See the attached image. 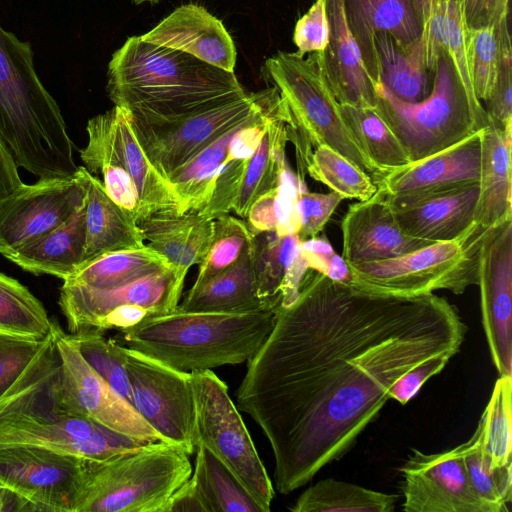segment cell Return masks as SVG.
<instances>
[{
  "label": "cell",
  "mask_w": 512,
  "mask_h": 512,
  "mask_svg": "<svg viewBox=\"0 0 512 512\" xmlns=\"http://www.w3.org/2000/svg\"><path fill=\"white\" fill-rule=\"evenodd\" d=\"M122 346L133 408L168 443L192 454L196 436L190 373Z\"/></svg>",
  "instance_id": "7c38bea8"
},
{
  "label": "cell",
  "mask_w": 512,
  "mask_h": 512,
  "mask_svg": "<svg viewBox=\"0 0 512 512\" xmlns=\"http://www.w3.org/2000/svg\"><path fill=\"white\" fill-rule=\"evenodd\" d=\"M442 1L443 0H414L422 24V34L420 38L422 44L427 41L432 32L435 21L442 8Z\"/></svg>",
  "instance_id": "680465c9"
},
{
  "label": "cell",
  "mask_w": 512,
  "mask_h": 512,
  "mask_svg": "<svg viewBox=\"0 0 512 512\" xmlns=\"http://www.w3.org/2000/svg\"><path fill=\"white\" fill-rule=\"evenodd\" d=\"M464 40L474 93L480 102H485L497 82L505 56L512 52L508 20L465 30Z\"/></svg>",
  "instance_id": "74e56055"
},
{
  "label": "cell",
  "mask_w": 512,
  "mask_h": 512,
  "mask_svg": "<svg viewBox=\"0 0 512 512\" xmlns=\"http://www.w3.org/2000/svg\"><path fill=\"white\" fill-rule=\"evenodd\" d=\"M476 285L492 361L500 376H512V219L483 233Z\"/></svg>",
  "instance_id": "ac0fdd59"
},
{
  "label": "cell",
  "mask_w": 512,
  "mask_h": 512,
  "mask_svg": "<svg viewBox=\"0 0 512 512\" xmlns=\"http://www.w3.org/2000/svg\"><path fill=\"white\" fill-rule=\"evenodd\" d=\"M107 93L134 122L171 123L247 92L234 72L133 36L113 53Z\"/></svg>",
  "instance_id": "7a4b0ae2"
},
{
  "label": "cell",
  "mask_w": 512,
  "mask_h": 512,
  "mask_svg": "<svg viewBox=\"0 0 512 512\" xmlns=\"http://www.w3.org/2000/svg\"><path fill=\"white\" fill-rule=\"evenodd\" d=\"M377 94L375 109L410 162L442 151L479 130L467 93L443 48L436 61L432 90L424 100L407 103L382 86Z\"/></svg>",
  "instance_id": "ba28073f"
},
{
  "label": "cell",
  "mask_w": 512,
  "mask_h": 512,
  "mask_svg": "<svg viewBox=\"0 0 512 512\" xmlns=\"http://www.w3.org/2000/svg\"><path fill=\"white\" fill-rule=\"evenodd\" d=\"M485 103L490 121L502 129L512 126V52L505 56L497 82Z\"/></svg>",
  "instance_id": "f907efd6"
},
{
  "label": "cell",
  "mask_w": 512,
  "mask_h": 512,
  "mask_svg": "<svg viewBox=\"0 0 512 512\" xmlns=\"http://www.w3.org/2000/svg\"><path fill=\"white\" fill-rule=\"evenodd\" d=\"M176 309L184 312L255 313L277 308L257 295L249 243L232 266L201 287L190 289Z\"/></svg>",
  "instance_id": "f546056e"
},
{
  "label": "cell",
  "mask_w": 512,
  "mask_h": 512,
  "mask_svg": "<svg viewBox=\"0 0 512 512\" xmlns=\"http://www.w3.org/2000/svg\"><path fill=\"white\" fill-rule=\"evenodd\" d=\"M243 123L232 138L229 155L215 179L210 198L199 211L210 219L232 211L247 162L257 148L255 139L242 129Z\"/></svg>",
  "instance_id": "f6af8a7d"
},
{
  "label": "cell",
  "mask_w": 512,
  "mask_h": 512,
  "mask_svg": "<svg viewBox=\"0 0 512 512\" xmlns=\"http://www.w3.org/2000/svg\"><path fill=\"white\" fill-rule=\"evenodd\" d=\"M398 496L335 479L320 480L289 507L293 512H392Z\"/></svg>",
  "instance_id": "8d00e7d4"
},
{
  "label": "cell",
  "mask_w": 512,
  "mask_h": 512,
  "mask_svg": "<svg viewBox=\"0 0 512 512\" xmlns=\"http://www.w3.org/2000/svg\"><path fill=\"white\" fill-rule=\"evenodd\" d=\"M297 234L278 235L276 231L252 234L251 253L256 291L273 307L294 301L309 270L300 251Z\"/></svg>",
  "instance_id": "4316f807"
},
{
  "label": "cell",
  "mask_w": 512,
  "mask_h": 512,
  "mask_svg": "<svg viewBox=\"0 0 512 512\" xmlns=\"http://www.w3.org/2000/svg\"><path fill=\"white\" fill-rule=\"evenodd\" d=\"M464 443L440 453L417 449L404 462L402 510L406 512H495L473 490L463 462Z\"/></svg>",
  "instance_id": "ffe728a7"
},
{
  "label": "cell",
  "mask_w": 512,
  "mask_h": 512,
  "mask_svg": "<svg viewBox=\"0 0 512 512\" xmlns=\"http://www.w3.org/2000/svg\"><path fill=\"white\" fill-rule=\"evenodd\" d=\"M159 1H160V0H133V2H134L135 4H142V3H145V2H148V3H152V4H154V3H157V2H159Z\"/></svg>",
  "instance_id": "6125c7cd"
},
{
  "label": "cell",
  "mask_w": 512,
  "mask_h": 512,
  "mask_svg": "<svg viewBox=\"0 0 512 512\" xmlns=\"http://www.w3.org/2000/svg\"><path fill=\"white\" fill-rule=\"evenodd\" d=\"M278 94L272 86L175 122L146 125L131 119V123L147 157L167 179L210 143L264 109Z\"/></svg>",
  "instance_id": "8fae6325"
},
{
  "label": "cell",
  "mask_w": 512,
  "mask_h": 512,
  "mask_svg": "<svg viewBox=\"0 0 512 512\" xmlns=\"http://www.w3.org/2000/svg\"><path fill=\"white\" fill-rule=\"evenodd\" d=\"M195 404L196 447L210 451L261 508L269 512L275 491L253 440L228 393L212 370L190 372Z\"/></svg>",
  "instance_id": "9c48e42d"
},
{
  "label": "cell",
  "mask_w": 512,
  "mask_h": 512,
  "mask_svg": "<svg viewBox=\"0 0 512 512\" xmlns=\"http://www.w3.org/2000/svg\"><path fill=\"white\" fill-rule=\"evenodd\" d=\"M329 42L318 52L326 80L340 104L375 107L377 86L349 29L343 0H326Z\"/></svg>",
  "instance_id": "603a6c76"
},
{
  "label": "cell",
  "mask_w": 512,
  "mask_h": 512,
  "mask_svg": "<svg viewBox=\"0 0 512 512\" xmlns=\"http://www.w3.org/2000/svg\"><path fill=\"white\" fill-rule=\"evenodd\" d=\"M465 30L499 25L509 19L510 0H456Z\"/></svg>",
  "instance_id": "816d5d0a"
},
{
  "label": "cell",
  "mask_w": 512,
  "mask_h": 512,
  "mask_svg": "<svg viewBox=\"0 0 512 512\" xmlns=\"http://www.w3.org/2000/svg\"><path fill=\"white\" fill-rule=\"evenodd\" d=\"M265 73L286 103L295 131L289 133L296 149L298 175L304 178L312 151L326 145L369 174L374 181L380 173L353 141L323 71L318 52L307 57L297 52H278L268 58Z\"/></svg>",
  "instance_id": "52a82bcc"
},
{
  "label": "cell",
  "mask_w": 512,
  "mask_h": 512,
  "mask_svg": "<svg viewBox=\"0 0 512 512\" xmlns=\"http://www.w3.org/2000/svg\"><path fill=\"white\" fill-rule=\"evenodd\" d=\"M191 474L189 454L167 442L85 459L75 512H162Z\"/></svg>",
  "instance_id": "8992f818"
},
{
  "label": "cell",
  "mask_w": 512,
  "mask_h": 512,
  "mask_svg": "<svg viewBox=\"0 0 512 512\" xmlns=\"http://www.w3.org/2000/svg\"><path fill=\"white\" fill-rule=\"evenodd\" d=\"M51 333L61 361L65 401L73 412L142 442H167L88 365L55 319Z\"/></svg>",
  "instance_id": "5bb4252c"
},
{
  "label": "cell",
  "mask_w": 512,
  "mask_h": 512,
  "mask_svg": "<svg viewBox=\"0 0 512 512\" xmlns=\"http://www.w3.org/2000/svg\"><path fill=\"white\" fill-rule=\"evenodd\" d=\"M277 194L278 187L260 196L250 207L245 220L252 234L277 230Z\"/></svg>",
  "instance_id": "db71d44e"
},
{
  "label": "cell",
  "mask_w": 512,
  "mask_h": 512,
  "mask_svg": "<svg viewBox=\"0 0 512 512\" xmlns=\"http://www.w3.org/2000/svg\"><path fill=\"white\" fill-rule=\"evenodd\" d=\"M342 257L347 264L397 257L431 244L406 235L381 190L350 205L341 222Z\"/></svg>",
  "instance_id": "44dd1931"
},
{
  "label": "cell",
  "mask_w": 512,
  "mask_h": 512,
  "mask_svg": "<svg viewBox=\"0 0 512 512\" xmlns=\"http://www.w3.org/2000/svg\"><path fill=\"white\" fill-rule=\"evenodd\" d=\"M18 167L12 153L0 140V204L24 185Z\"/></svg>",
  "instance_id": "6f0895ef"
},
{
  "label": "cell",
  "mask_w": 512,
  "mask_h": 512,
  "mask_svg": "<svg viewBox=\"0 0 512 512\" xmlns=\"http://www.w3.org/2000/svg\"><path fill=\"white\" fill-rule=\"evenodd\" d=\"M195 481L207 512H262L261 508L232 475L205 447H196Z\"/></svg>",
  "instance_id": "f35d334b"
},
{
  "label": "cell",
  "mask_w": 512,
  "mask_h": 512,
  "mask_svg": "<svg viewBox=\"0 0 512 512\" xmlns=\"http://www.w3.org/2000/svg\"><path fill=\"white\" fill-rule=\"evenodd\" d=\"M85 459L42 447L1 449L0 483L38 511L75 512Z\"/></svg>",
  "instance_id": "2e32d148"
},
{
  "label": "cell",
  "mask_w": 512,
  "mask_h": 512,
  "mask_svg": "<svg viewBox=\"0 0 512 512\" xmlns=\"http://www.w3.org/2000/svg\"><path fill=\"white\" fill-rule=\"evenodd\" d=\"M289 129L295 125L289 110L274 115L254 153L249 158L243 179L232 207L240 218L246 219L252 204L265 193L277 188L286 169L285 151Z\"/></svg>",
  "instance_id": "1f68e13d"
},
{
  "label": "cell",
  "mask_w": 512,
  "mask_h": 512,
  "mask_svg": "<svg viewBox=\"0 0 512 512\" xmlns=\"http://www.w3.org/2000/svg\"><path fill=\"white\" fill-rule=\"evenodd\" d=\"M325 275L335 281L348 282L349 268L347 262L342 256L334 253L328 263Z\"/></svg>",
  "instance_id": "94428289"
},
{
  "label": "cell",
  "mask_w": 512,
  "mask_h": 512,
  "mask_svg": "<svg viewBox=\"0 0 512 512\" xmlns=\"http://www.w3.org/2000/svg\"><path fill=\"white\" fill-rule=\"evenodd\" d=\"M89 171L24 184L0 204V254L4 257L67 221L85 204Z\"/></svg>",
  "instance_id": "9a60e30c"
},
{
  "label": "cell",
  "mask_w": 512,
  "mask_h": 512,
  "mask_svg": "<svg viewBox=\"0 0 512 512\" xmlns=\"http://www.w3.org/2000/svg\"><path fill=\"white\" fill-rule=\"evenodd\" d=\"M342 200V196L335 191L315 193L303 189L296 202L300 221L298 237L306 240L317 236Z\"/></svg>",
  "instance_id": "7dc6e473"
},
{
  "label": "cell",
  "mask_w": 512,
  "mask_h": 512,
  "mask_svg": "<svg viewBox=\"0 0 512 512\" xmlns=\"http://www.w3.org/2000/svg\"><path fill=\"white\" fill-rule=\"evenodd\" d=\"M37 508L28 500L0 483V512H34Z\"/></svg>",
  "instance_id": "91938a15"
},
{
  "label": "cell",
  "mask_w": 512,
  "mask_h": 512,
  "mask_svg": "<svg viewBox=\"0 0 512 512\" xmlns=\"http://www.w3.org/2000/svg\"><path fill=\"white\" fill-rule=\"evenodd\" d=\"M339 110L353 141L377 169L380 177L410 162L398 139L375 107L339 103Z\"/></svg>",
  "instance_id": "e575fe53"
},
{
  "label": "cell",
  "mask_w": 512,
  "mask_h": 512,
  "mask_svg": "<svg viewBox=\"0 0 512 512\" xmlns=\"http://www.w3.org/2000/svg\"><path fill=\"white\" fill-rule=\"evenodd\" d=\"M305 171L343 199L368 200L378 190L369 174L326 145H320L312 151Z\"/></svg>",
  "instance_id": "b9f144b4"
},
{
  "label": "cell",
  "mask_w": 512,
  "mask_h": 512,
  "mask_svg": "<svg viewBox=\"0 0 512 512\" xmlns=\"http://www.w3.org/2000/svg\"><path fill=\"white\" fill-rule=\"evenodd\" d=\"M187 272L170 265L106 289L63 283L58 304L69 333L94 328L102 317L119 307L138 306L152 316L162 315L176 310Z\"/></svg>",
  "instance_id": "e0dca14e"
},
{
  "label": "cell",
  "mask_w": 512,
  "mask_h": 512,
  "mask_svg": "<svg viewBox=\"0 0 512 512\" xmlns=\"http://www.w3.org/2000/svg\"><path fill=\"white\" fill-rule=\"evenodd\" d=\"M86 244L85 204L67 221L7 255L33 274L68 280L83 264Z\"/></svg>",
  "instance_id": "f1b7e54d"
},
{
  "label": "cell",
  "mask_w": 512,
  "mask_h": 512,
  "mask_svg": "<svg viewBox=\"0 0 512 512\" xmlns=\"http://www.w3.org/2000/svg\"><path fill=\"white\" fill-rule=\"evenodd\" d=\"M465 333L434 293L378 294L309 269L235 393L270 444L276 489L288 494L344 456L392 385L425 361L451 359Z\"/></svg>",
  "instance_id": "6da1fadb"
},
{
  "label": "cell",
  "mask_w": 512,
  "mask_h": 512,
  "mask_svg": "<svg viewBox=\"0 0 512 512\" xmlns=\"http://www.w3.org/2000/svg\"><path fill=\"white\" fill-rule=\"evenodd\" d=\"M380 86L395 98L416 103L432 90L430 70L427 69L421 40L401 45L388 33L375 37Z\"/></svg>",
  "instance_id": "d6a6232c"
},
{
  "label": "cell",
  "mask_w": 512,
  "mask_h": 512,
  "mask_svg": "<svg viewBox=\"0 0 512 512\" xmlns=\"http://www.w3.org/2000/svg\"><path fill=\"white\" fill-rule=\"evenodd\" d=\"M67 333L88 365L118 396L132 405L122 344L115 339L106 338L103 331L99 329H83Z\"/></svg>",
  "instance_id": "7bdbcfd3"
},
{
  "label": "cell",
  "mask_w": 512,
  "mask_h": 512,
  "mask_svg": "<svg viewBox=\"0 0 512 512\" xmlns=\"http://www.w3.org/2000/svg\"><path fill=\"white\" fill-rule=\"evenodd\" d=\"M480 239L434 242L397 257L348 264V282L378 294L410 297L437 290L462 294L477 284Z\"/></svg>",
  "instance_id": "30bf717a"
},
{
  "label": "cell",
  "mask_w": 512,
  "mask_h": 512,
  "mask_svg": "<svg viewBox=\"0 0 512 512\" xmlns=\"http://www.w3.org/2000/svg\"><path fill=\"white\" fill-rule=\"evenodd\" d=\"M51 320L26 286L0 272V334L44 339L50 334Z\"/></svg>",
  "instance_id": "ab89813d"
},
{
  "label": "cell",
  "mask_w": 512,
  "mask_h": 512,
  "mask_svg": "<svg viewBox=\"0 0 512 512\" xmlns=\"http://www.w3.org/2000/svg\"><path fill=\"white\" fill-rule=\"evenodd\" d=\"M511 375L496 380L479 420L482 450L492 469L512 467Z\"/></svg>",
  "instance_id": "60d3db41"
},
{
  "label": "cell",
  "mask_w": 512,
  "mask_h": 512,
  "mask_svg": "<svg viewBox=\"0 0 512 512\" xmlns=\"http://www.w3.org/2000/svg\"><path fill=\"white\" fill-rule=\"evenodd\" d=\"M170 265L165 257L147 245L120 249L83 264L64 283L94 289L112 288Z\"/></svg>",
  "instance_id": "d590c367"
},
{
  "label": "cell",
  "mask_w": 512,
  "mask_h": 512,
  "mask_svg": "<svg viewBox=\"0 0 512 512\" xmlns=\"http://www.w3.org/2000/svg\"><path fill=\"white\" fill-rule=\"evenodd\" d=\"M44 340L0 334V397L25 370Z\"/></svg>",
  "instance_id": "c3c4849f"
},
{
  "label": "cell",
  "mask_w": 512,
  "mask_h": 512,
  "mask_svg": "<svg viewBox=\"0 0 512 512\" xmlns=\"http://www.w3.org/2000/svg\"><path fill=\"white\" fill-rule=\"evenodd\" d=\"M276 310L151 316L119 331L120 344L183 372L247 362L270 333Z\"/></svg>",
  "instance_id": "5b68a950"
},
{
  "label": "cell",
  "mask_w": 512,
  "mask_h": 512,
  "mask_svg": "<svg viewBox=\"0 0 512 512\" xmlns=\"http://www.w3.org/2000/svg\"><path fill=\"white\" fill-rule=\"evenodd\" d=\"M86 130L88 143L79 153L91 174L104 164L117 166L134 180L147 216L158 210L180 211L172 186L147 157L124 108L114 105L94 116L88 121Z\"/></svg>",
  "instance_id": "4fadbf2b"
},
{
  "label": "cell",
  "mask_w": 512,
  "mask_h": 512,
  "mask_svg": "<svg viewBox=\"0 0 512 512\" xmlns=\"http://www.w3.org/2000/svg\"><path fill=\"white\" fill-rule=\"evenodd\" d=\"M0 140L39 179L69 178L78 167L60 108L36 74L30 42L0 26Z\"/></svg>",
  "instance_id": "277c9868"
},
{
  "label": "cell",
  "mask_w": 512,
  "mask_h": 512,
  "mask_svg": "<svg viewBox=\"0 0 512 512\" xmlns=\"http://www.w3.org/2000/svg\"><path fill=\"white\" fill-rule=\"evenodd\" d=\"M242 123L210 143L167 177L181 212L200 211L206 205L215 179L229 155L232 138Z\"/></svg>",
  "instance_id": "836d02e7"
},
{
  "label": "cell",
  "mask_w": 512,
  "mask_h": 512,
  "mask_svg": "<svg viewBox=\"0 0 512 512\" xmlns=\"http://www.w3.org/2000/svg\"><path fill=\"white\" fill-rule=\"evenodd\" d=\"M162 512H207L203 497L191 476L174 491Z\"/></svg>",
  "instance_id": "11a10c76"
},
{
  "label": "cell",
  "mask_w": 512,
  "mask_h": 512,
  "mask_svg": "<svg viewBox=\"0 0 512 512\" xmlns=\"http://www.w3.org/2000/svg\"><path fill=\"white\" fill-rule=\"evenodd\" d=\"M481 129L462 141L425 158L390 170L375 182L387 195L478 181Z\"/></svg>",
  "instance_id": "d4e9b609"
},
{
  "label": "cell",
  "mask_w": 512,
  "mask_h": 512,
  "mask_svg": "<svg viewBox=\"0 0 512 512\" xmlns=\"http://www.w3.org/2000/svg\"><path fill=\"white\" fill-rule=\"evenodd\" d=\"M329 34L326 0H316L296 22L293 41L298 48L297 53L306 55L324 51L329 42Z\"/></svg>",
  "instance_id": "681fc988"
},
{
  "label": "cell",
  "mask_w": 512,
  "mask_h": 512,
  "mask_svg": "<svg viewBox=\"0 0 512 512\" xmlns=\"http://www.w3.org/2000/svg\"><path fill=\"white\" fill-rule=\"evenodd\" d=\"M85 220L83 264L107 252L146 245L138 224L108 196L101 180L91 173L88 175Z\"/></svg>",
  "instance_id": "4dcf8cb0"
},
{
  "label": "cell",
  "mask_w": 512,
  "mask_h": 512,
  "mask_svg": "<svg viewBox=\"0 0 512 512\" xmlns=\"http://www.w3.org/2000/svg\"><path fill=\"white\" fill-rule=\"evenodd\" d=\"M449 357H438L421 363L402 375L390 388L389 398L405 405L432 376L443 370Z\"/></svg>",
  "instance_id": "f5cc1de1"
},
{
  "label": "cell",
  "mask_w": 512,
  "mask_h": 512,
  "mask_svg": "<svg viewBox=\"0 0 512 512\" xmlns=\"http://www.w3.org/2000/svg\"><path fill=\"white\" fill-rule=\"evenodd\" d=\"M147 444L73 412L65 401L62 367L52 336L0 397V450L42 447L86 459H105Z\"/></svg>",
  "instance_id": "3957f363"
},
{
  "label": "cell",
  "mask_w": 512,
  "mask_h": 512,
  "mask_svg": "<svg viewBox=\"0 0 512 512\" xmlns=\"http://www.w3.org/2000/svg\"><path fill=\"white\" fill-rule=\"evenodd\" d=\"M478 191V181H468L386 196L406 235L434 243L482 237L474 223Z\"/></svg>",
  "instance_id": "d6986e66"
},
{
  "label": "cell",
  "mask_w": 512,
  "mask_h": 512,
  "mask_svg": "<svg viewBox=\"0 0 512 512\" xmlns=\"http://www.w3.org/2000/svg\"><path fill=\"white\" fill-rule=\"evenodd\" d=\"M147 246L176 268L200 265L212 242L214 219L196 210H158L138 222Z\"/></svg>",
  "instance_id": "83f0119b"
},
{
  "label": "cell",
  "mask_w": 512,
  "mask_h": 512,
  "mask_svg": "<svg viewBox=\"0 0 512 512\" xmlns=\"http://www.w3.org/2000/svg\"><path fill=\"white\" fill-rule=\"evenodd\" d=\"M252 239L246 220L225 214L214 219V233L209 250L199 265L193 286L197 289L232 266Z\"/></svg>",
  "instance_id": "bcb514c9"
},
{
  "label": "cell",
  "mask_w": 512,
  "mask_h": 512,
  "mask_svg": "<svg viewBox=\"0 0 512 512\" xmlns=\"http://www.w3.org/2000/svg\"><path fill=\"white\" fill-rule=\"evenodd\" d=\"M140 37L234 72L237 58L234 42L223 23L202 6H180Z\"/></svg>",
  "instance_id": "7402d4cb"
},
{
  "label": "cell",
  "mask_w": 512,
  "mask_h": 512,
  "mask_svg": "<svg viewBox=\"0 0 512 512\" xmlns=\"http://www.w3.org/2000/svg\"><path fill=\"white\" fill-rule=\"evenodd\" d=\"M463 462L475 493L495 512L508 511L512 500V467L492 469L482 450L481 424L464 443Z\"/></svg>",
  "instance_id": "ee69618b"
},
{
  "label": "cell",
  "mask_w": 512,
  "mask_h": 512,
  "mask_svg": "<svg viewBox=\"0 0 512 512\" xmlns=\"http://www.w3.org/2000/svg\"><path fill=\"white\" fill-rule=\"evenodd\" d=\"M349 29L359 47L364 65L380 86L375 37L390 34L401 45L421 38L422 24L414 0H343Z\"/></svg>",
  "instance_id": "cb8c5ba5"
},
{
  "label": "cell",
  "mask_w": 512,
  "mask_h": 512,
  "mask_svg": "<svg viewBox=\"0 0 512 512\" xmlns=\"http://www.w3.org/2000/svg\"><path fill=\"white\" fill-rule=\"evenodd\" d=\"M512 126L490 123L481 129L479 191L474 210L475 233L512 219L511 180Z\"/></svg>",
  "instance_id": "484cf974"
},
{
  "label": "cell",
  "mask_w": 512,
  "mask_h": 512,
  "mask_svg": "<svg viewBox=\"0 0 512 512\" xmlns=\"http://www.w3.org/2000/svg\"><path fill=\"white\" fill-rule=\"evenodd\" d=\"M300 251L306 260L309 269L326 274L328 263L335 253L329 240L323 234L306 240H302Z\"/></svg>",
  "instance_id": "9f6ffc18"
}]
</instances>
